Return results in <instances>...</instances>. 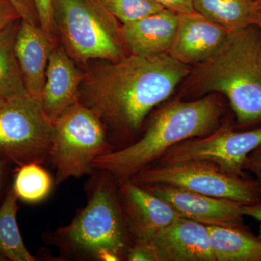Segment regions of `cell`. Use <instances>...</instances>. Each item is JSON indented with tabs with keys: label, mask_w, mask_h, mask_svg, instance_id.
Returning <instances> with one entry per match:
<instances>
[{
	"label": "cell",
	"mask_w": 261,
	"mask_h": 261,
	"mask_svg": "<svg viewBox=\"0 0 261 261\" xmlns=\"http://www.w3.org/2000/svg\"><path fill=\"white\" fill-rule=\"evenodd\" d=\"M191 69L168 53H129L84 73L80 95L115 130L132 135L140 129L149 111L187 80Z\"/></svg>",
	"instance_id": "obj_1"
},
{
	"label": "cell",
	"mask_w": 261,
	"mask_h": 261,
	"mask_svg": "<svg viewBox=\"0 0 261 261\" xmlns=\"http://www.w3.org/2000/svg\"><path fill=\"white\" fill-rule=\"evenodd\" d=\"M187 79L190 93L226 96L240 128L261 123L260 27L228 33L221 47L194 65Z\"/></svg>",
	"instance_id": "obj_2"
},
{
	"label": "cell",
	"mask_w": 261,
	"mask_h": 261,
	"mask_svg": "<svg viewBox=\"0 0 261 261\" xmlns=\"http://www.w3.org/2000/svg\"><path fill=\"white\" fill-rule=\"evenodd\" d=\"M222 114L223 106L216 93L190 102L173 101L154 115L140 140L99 156L92 166L120 181L128 179L157 162L173 146L214 132L220 126Z\"/></svg>",
	"instance_id": "obj_3"
},
{
	"label": "cell",
	"mask_w": 261,
	"mask_h": 261,
	"mask_svg": "<svg viewBox=\"0 0 261 261\" xmlns=\"http://www.w3.org/2000/svg\"><path fill=\"white\" fill-rule=\"evenodd\" d=\"M56 34L74 61L115 62L127 56L121 25L104 0H53Z\"/></svg>",
	"instance_id": "obj_4"
},
{
	"label": "cell",
	"mask_w": 261,
	"mask_h": 261,
	"mask_svg": "<svg viewBox=\"0 0 261 261\" xmlns=\"http://www.w3.org/2000/svg\"><path fill=\"white\" fill-rule=\"evenodd\" d=\"M65 245L98 260H121L128 250L126 221L112 182L102 176L88 203L71 223L58 231Z\"/></svg>",
	"instance_id": "obj_5"
},
{
	"label": "cell",
	"mask_w": 261,
	"mask_h": 261,
	"mask_svg": "<svg viewBox=\"0 0 261 261\" xmlns=\"http://www.w3.org/2000/svg\"><path fill=\"white\" fill-rule=\"evenodd\" d=\"M108 152L102 118L85 103L78 101L53 121L49 156L56 184L92 173L94 160Z\"/></svg>",
	"instance_id": "obj_6"
},
{
	"label": "cell",
	"mask_w": 261,
	"mask_h": 261,
	"mask_svg": "<svg viewBox=\"0 0 261 261\" xmlns=\"http://www.w3.org/2000/svg\"><path fill=\"white\" fill-rule=\"evenodd\" d=\"M128 179L139 185H171L243 205L261 202V188L256 180L228 174L209 161H189L150 166Z\"/></svg>",
	"instance_id": "obj_7"
},
{
	"label": "cell",
	"mask_w": 261,
	"mask_h": 261,
	"mask_svg": "<svg viewBox=\"0 0 261 261\" xmlns=\"http://www.w3.org/2000/svg\"><path fill=\"white\" fill-rule=\"evenodd\" d=\"M53 121L31 96L5 101L0 107V157L22 165L49 155Z\"/></svg>",
	"instance_id": "obj_8"
},
{
	"label": "cell",
	"mask_w": 261,
	"mask_h": 261,
	"mask_svg": "<svg viewBox=\"0 0 261 261\" xmlns=\"http://www.w3.org/2000/svg\"><path fill=\"white\" fill-rule=\"evenodd\" d=\"M261 145V127L235 130L228 124L220 126L208 135L190 139L168 149L159 165L189 161H209L225 173L246 177L244 164L249 154Z\"/></svg>",
	"instance_id": "obj_9"
},
{
	"label": "cell",
	"mask_w": 261,
	"mask_h": 261,
	"mask_svg": "<svg viewBox=\"0 0 261 261\" xmlns=\"http://www.w3.org/2000/svg\"><path fill=\"white\" fill-rule=\"evenodd\" d=\"M166 201L181 215L205 226H238L243 225L242 204L190 191L171 185H141Z\"/></svg>",
	"instance_id": "obj_10"
},
{
	"label": "cell",
	"mask_w": 261,
	"mask_h": 261,
	"mask_svg": "<svg viewBox=\"0 0 261 261\" xmlns=\"http://www.w3.org/2000/svg\"><path fill=\"white\" fill-rule=\"evenodd\" d=\"M120 193L126 224L137 239L151 238L182 217L166 201L130 179L121 181Z\"/></svg>",
	"instance_id": "obj_11"
},
{
	"label": "cell",
	"mask_w": 261,
	"mask_h": 261,
	"mask_svg": "<svg viewBox=\"0 0 261 261\" xmlns=\"http://www.w3.org/2000/svg\"><path fill=\"white\" fill-rule=\"evenodd\" d=\"M57 44L56 35L21 19L15 38V53L27 92L40 102L49 56Z\"/></svg>",
	"instance_id": "obj_12"
},
{
	"label": "cell",
	"mask_w": 261,
	"mask_h": 261,
	"mask_svg": "<svg viewBox=\"0 0 261 261\" xmlns=\"http://www.w3.org/2000/svg\"><path fill=\"white\" fill-rule=\"evenodd\" d=\"M228 33L197 12L178 13L177 29L168 54L183 64L195 65L212 56Z\"/></svg>",
	"instance_id": "obj_13"
},
{
	"label": "cell",
	"mask_w": 261,
	"mask_h": 261,
	"mask_svg": "<svg viewBox=\"0 0 261 261\" xmlns=\"http://www.w3.org/2000/svg\"><path fill=\"white\" fill-rule=\"evenodd\" d=\"M151 240L162 261H216L205 225L180 217Z\"/></svg>",
	"instance_id": "obj_14"
},
{
	"label": "cell",
	"mask_w": 261,
	"mask_h": 261,
	"mask_svg": "<svg viewBox=\"0 0 261 261\" xmlns=\"http://www.w3.org/2000/svg\"><path fill=\"white\" fill-rule=\"evenodd\" d=\"M84 73L64 48L57 44L49 56L41 103L53 121L80 100Z\"/></svg>",
	"instance_id": "obj_15"
},
{
	"label": "cell",
	"mask_w": 261,
	"mask_h": 261,
	"mask_svg": "<svg viewBox=\"0 0 261 261\" xmlns=\"http://www.w3.org/2000/svg\"><path fill=\"white\" fill-rule=\"evenodd\" d=\"M178 13L167 8L137 21L121 25V35L128 53L157 55L171 49Z\"/></svg>",
	"instance_id": "obj_16"
},
{
	"label": "cell",
	"mask_w": 261,
	"mask_h": 261,
	"mask_svg": "<svg viewBox=\"0 0 261 261\" xmlns=\"http://www.w3.org/2000/svg\"><path fill=\"white\" fill-rule=\"evenodd\" d=\"M197 13L228 32L258 25L261 4L255 0H192Z\"/></svg>",
	"instance_id": "obj_17"
},
{
	"label": "cell",
	"mask_w": 261,
	"mask_h": 261,
	"mask_svg": "<svg viewBox=\"0 0 261 261\" xmlns=\"http://www.w3.org/2000/svg\"><path fill=\"white\" fill-rule=\"evenodd\" d=\"M206 226L216 261H261V240L244 224Z\"/></svg>",
	"instance_id": "obj_18"
},
{
	"label": "cell",
	"mask_w": 261,
	"mask_h": 261,
	"mask_svg": "<svg viewBox=\"0 0 261 261\" xmlns=\"http://www.w3.org/2000/svg\"><path fill=\"white\" fill-rule=\"evenodd\" d=\"M20 20L0 30V97L5 101L29 97L15 53Z\"/></svg>",
	"instance_id": "obj_19"
},
{
	"label": "cell",
	"mask_w": 261,
	"mask_h": 261,
	"mask_svg": "<svg viewBox=\"0 0 261 261\" xmlns=\"http://www.w3.org/2000/svg\"><path fill=\"white\" fill-rule=\"evenodd\" d=\"M18 197L13 188L0 207V255L12 261H34L24 244L17 222Z\"/></svg>",
	"instance_id": "obj_20"
},
{
	"label": "cell",
	"mask_w": 261,
	"mask_h": 261,
	"mask_svg": "<svg viewBox=\"0 0 261 261\" xmlns=\"http://www.w3.org/2000/svg\"><path fill=\"white\" fill-rule=\"evenodd\" d=\"M39 163L22 165L15 176L13 189L18 199L29 203L40 202L51 191L53 180Z\"/></svg>",
	"instance_id": "obj_21"
},
{
	"label": "cell",
	"mask_w": 261,
	"mask_h": 261,
	"mask_svg": "<svg viewBox=\"0 0 261 261\" xmlns=\"http://www.w3.org/2000/svg\"><path fill=\"white\" fill-rule=\"evenodd\" d=\"M104 3L122 24L137 21L166 8L157 0H104Z\"/></svg>",
	"instance_id": "obj_22"
},
{
	"label": "cell",
	"mask_w": 261,
	"mask_h": 261,
	"mask_svg": "<svg viewBox=\"0 0 261 261\" xmlns=\"http://www.w3.org/2000/svg\"><path fill=\"white\" fill-rule=\"evenodd\" d=\"M129 261H162L157 247L150 238L137 239L126 253Z\"/></svg>",
	"instance_id": "obj_23"
},
{
	"label": "cell",
	"mask_w": 261,
	"mask_h": 261,
	"mask_svg": "<svg viewBox=\"0 0 261 261\" xmlns=\"http://www.w3.org/2000/svg\"><path fill=\"white\" fill-rule=\"evenodd\" d=\"M40 27L49 34L56 35L53 22V0H35Z\"/></svg>",
	"instance_id": "obj_24"
},
{
	"label": "cell",
	"mask_w": 261,
	"mask_h": 261,
	"mask_svg": "<svg viewBox=\"0 0 261 261\" xmlns=\"http://www.w3.org/2000/svg\"><path fill=\"white\" fill-rule=\"evenodd\" d=\"M23 20L40 25L35 0H11Z\"/></svg>",
	"instance_id": "obj_25"
},
{
	"label": "cell",
	"mask_w": 261,
	"mask_h": 261,
	"mask_svg": "<svg viewBox=\"0 0 261 261\" xmlns=\"http://www.w3.org/2000/svg\"><path fill=\"white\" fill-rule=\"evenodd\" d=\"M21 19L11 0H0V30Z\"/></svg>",
	"instance_id": "obj_26"
},
{
	"label": "cell",
	"mask_w": 261,
	"mask_h": 261,
	"mask_svg": "<svg viewBox=\"0 0 261 261\" xmlns=\"http://www.w3.org/2000/svg\"><path fill=\"white\" fill-rule=\"evenodd\" d=\"M244 170L250 171L256 177L261 188V145L249 154L244 164Z\"/></svg>",
	"instance_id": "obj_27"
},
{
	"label": "cell",
	"mask_w": 261,
	"mask_h": 261,
	"mask_svg": "<svg viewBox=\"0 0 261 261\" xmlns=\"http://www.w3.org/2000/svg\"><path fill=\"white\" fill-rule=\"evenodd\" d=\"M165 8L177 13H188L195 12L192 0H157Z\"/></svg>",
	"instance_id": "obj_28"
},
{
	"label": "cell",
	"mask_w": 261,
	"mask_h": 261,
	"mask_svg": "<svg viewBox=\"0 0 261 261\" xmlns=\"http://www.w3.org/2000/svg\"><path fill=\"white\" fill-rule=\"evenodd\" d=\"M242 211L244 216H250L257 220L260 223V235L258 238L261 240V202L252 205L242 206Z\"/></svg>",
	"instance_id": "obj_29"
},
{
	"label": "cell",
	"mask_w": 261,
	"mask_h": 261,
	"mask_svg": "<svg viewBox=\"0 0 261 261\" xmlns=\"http://www.w3.org/2000/svg\"><path fill=\"white\" fill-rule=\"evenodd\" d=\"M2 173H3V163L0 162V184H1Z\"/></svg>",
	"instance_id": "obj_30"
},
{
	"label": "cell",
	"mask_w": 261,
	"mask_h": 261,
	"mask_svg": "<svg viewBox=\"0 0 261 261\" xmlns=\"http://www.w3.org/2000/svg\"><path fill=\"white\" fill-rule=\"evenodd\" d=\"M5 100L4 99H3L1 97H0V107L4 104Z\"/></svg>",
	"instance_id": "obj_31"
},
{
	"label": "cell",
	"mask_w": 261,
	"mask_h": 261,
	"mask_svg": "<svg viewBox=\"0 0 261 261\" xmlns=\"http://www.w3.org/2000/svg\"><path fill=\"white\" fill-rule=\"evenodd\" d=\"M7 260L3 255H0V261Z\"/></svg>",
	"instance_id": "obj_32"
},
{
	"label": "cell",
	"mask_w": 261,
	"mask_h": 261,
	"mask_svg": "<svg viewBox=\"0 0 261 261\" xmlns=\"http://www.w3.org/2000/svg\"><path fill=\"white\" fill-rule=\"evenodd\" d=\"M258 27H260V28L261 29V20H260V23H259V24H258Z\"/></svg>",
	"instance_id": "obj_33"
},
{
	"label": "cell",
	"mask_w": 261,
	"mask_h": 261,
	"mask_svg": "<svg viewBox=\"0 0 261 261\" xmlns=\"http://www.w3.org/2000/svg\"><path fill=\"white\" fill-rule=\"evenodd\" d=\"M258 2H259V3H260V4H261V0H258Z\"/></svg>",
	"instance_id": "obj_34"
},
{
	"label": "cell",
	"mask_w": 261,
	"mask_h": 261,
	"mask_svg": "<svg viewBox=\"0 0 261 261\" xmlns=\"http://www.w3.org/2000/svg\"><path fill=\"white\" fill-rule=\"evenodd\" d=\"M255 1H258V0H255Z\"/></svg>",
	"instance_id": "obj_35"
}]
</instances>
